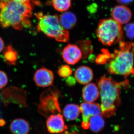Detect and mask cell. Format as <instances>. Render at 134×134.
I'll return each instance as SVG.
<instances>
[{
  "mask_svg": "<svg viewBox=\"0 0 134 134\" xmlns=\"http://www.w3.org/2000/svg\"><path fill=\"white\" fill-rule=\"evenodd\" d=\"M36 3H38L34 0L24 2L14 0L0 2V25L3 28L12 27L17 30L29 27L33 5Z\"/></svg>",
  "mask_w": 134,
  "mask_h": 134,
  "instance_id": "cell-1",
  "label": "cell"
},
{
  "mask_svg": "<svg viewBox=\"0 0 134 134\" xmlns=\"http://www.w3.org/2000/svg\"><path fill=\"white\" fill-rule=\"evenodd\" d=\"M126 82L119 83L113 79L104 76L98 81L99 91L102 116L109 117L113 115L116 107L119 103L121 90Z\"/></svg>",
  "mask_w": 134,
  "mask_h": 134,
  "instance_id": "cell-2",
  "label": "cell"
},
{
  "mask_svg": "<svg viewBox=\"0 0 134 134\" xmlns=\"http://www.w3.org/2000/svg\"><path fill=\"white\" fill-rule=\"evenodd\" d=\"M119 48L111 55L108 72L124 76L134 75V43L121 42Z\"/></svg>",
  "mask_w": 134,
  "mask_h": 134,
  "instance_id": "cell-3",
  "label": "cell"
},
{
  "mask_svg": "<svg viewBox=\"0 0 134 134\" xmlns=\"http://www.w3.org/2000/svg\"><path fill=\"white\" fill-rule=\"evenodd\" d=\"M35 15L38 20L37 28L39 31L59 42L69 41V32L62 26L57 15H44L42 12Z\"/></svg>",
  "mask_w": 134,
  "mask_h": 134,
  "instance_id": "cell-4",
  "label": "cell"
},
{
  "mask_svg": "<svg viewBox=\"0 0 134 134\" xmlns=\"http://www.w3.org/2000/svg\"><path fill=\"white\" fill-rule=\"evenodd\" d=\"M96 33L100 43L110 46L120 41L123 31L121 25L113 18H109L99 21Z\"/></svg>",
  "mask_w": 134,
  "mask_h": 134,
  "instance_id": "cell-5",
  "label": "cell"
},
{
  "mask_svg": "<svg viewBox=\"0 0 134 134\" xmlns=\"http://www.w3.org/2000/svg\"><path fill=\"white\" fill-rule=\"evenodd\" d=\"M60 92L50 88L41 93L38 105V112L45 117L61 113L59 98Z\"/></svg>",
  "mask_w": 134,
  "mask_h": 134,
  "instance_id": "cell-6",
  "label": "cell"
},
{
  "mask_svg": "<svg viewBox=\"0 0 134 134\" xmlns=\"http://www.w3.org/2000/svg\"><path fill=\"white\" fill-rule=\"evenodd\" d=\"M82 115L81 126L83 129L87 130L89 127V120L93 115L102 114L100 105L97 103H82L80 106Z\"/></svg>",
  "mask_w": 134,
  "mask_h": 134,
  "instance_id": "cell-7",
  "label": "cell"
},
{
  "mask_svg": "<svg viewBox=\"0 0 134 134\" xmlns=\"http://www.w3.org/2000/svg\"><path fill=\"white\" fill-rule=\"evenodd\" d=\"M46 123L47 130L50 133L59 134L68 129L63 116L60 114L50 115L47 120Z\"/></svg>",
  "mask_w": 134,
  "mask_h": 134,
  "instance_id": "cell-8",
  "label": "cell"
},
{
  "mask_svg": "<svg viewBox=\"0 0 134 134\" xmlns=\"http://www.w3.org/2000/svg\"><path fill=\"white\" fill-rule=\"evenodd\" d=\"M54 75L50 70L44 67L38 69L34 74V80L38 87L46 88L52 84Z\"/></svg>",
  "mask_w": 134,
  "mask_h": 134,
  "instance_id": "cell-9",
  "label": "cell"
},
{
  "mask_svg": "<svg viewBox=\"0 0 134 134\" xmlns=\"http://www.w3.org/2000/svg\"><path fill=\"white\" fill-rule=\"evenodd\" d=\"M62 57L68 64L74 65L82 58V53L77 45L69 44L63 48Z\"/></svg>",
  "mask_w": 134,
  "mask_h": 134,
  "instance_id": "cell-10",
  "label": "cell"
},
{
  "mask_svg": "<svg viewBox=\"0 0 134 134\" xmlns=\"http://www.w3.org/2000/svg\"><path fill=\"white\" fill-rule=\"evenodd\" d=\"M113 18L120 24H127L132 17V13L128 8L124 5H118L111 12Z\"/></svg>",
  "mask_w": 134,
  "mask_h": 134,
  "instance_id": "cell-11",
  "label": "cell"
},
{
  "mask_svg": "<svg viewBox=\"0 0 134 134\" xmlns=\"http://www.w3.org/2000/svg\"><path fill=\"white\" fill-rule=\"evenodd\" d=\"M74 76L75 79L79 83L86 85L90 83L93 79V72L89 67L81 66L76 70Z\"/></svg>",
  "mask_w": 134,
  "mask_h": 134,
  "instance_id": "cell-12",
  "label": "cell"
},
{
  "mask_svg": "<svg viewBox=\"0 0 134 134\" xmlns=\"http://www.w3.org/2000/svg\"><path fill=\"white\" fill-rule=\"evenodd\" d=\"M82 96L85 102L94 103L99 97L98 86L96 84L92 83L87 84L83 89Z\"/></svg>",
  "mask_w": 134,
  "mask_h": 134,
  "instance_id": "cell-13",
  "label": "cell"
},
{
  "mask_svg": "<svg viewBox=\"0 0 134 134\" xmlns=\"http://www.w3.org/2000/svg\"><path fill=\"white\" fill-rule=\"evenodd\" d=\"M12 134H28L30 132L29 122L22 118H17L12 121L9 126Z\"/></svg>",
  "mask_w": 134,
  "mask_h": 134,
  "instance_id": "cell-14",
  "label": "cell"
},
{
  "mask_svg": "<svg viewBox=\"0 0 134 134\" xmlns=\"http://www.w3.org/2000/svg\"><path fill=\"white\" fill-rule=\"evenodd\" d=\"M59 19L62 26L67 30L72 29L76 23V16L72 12H63L60 15Z\"/></svg>",
  "mask_w": 134,
  "mask_h": 134,
  "instance_id": "cell-15",
  "label": "cell"
},
{
  "mask_svg": "<svg viewBox=\"0 0 134 134\" xmlns=\"http://www.w3.org/2000/svg\"><path fill=\"white\" fill-rule=\"evenodd\" d=\"M80 113V107L74 104H67L63 110V116L68 120L76 119L79 117Z\"/></svg>",
  "mask_w": 134,
  "mask_h": 134,
  "instance_id": "cell-16",
  "label": "cell"
},
{
  "mask_svg": "<svg viewBox=\"0 0 134 134\" xmlns=\"http://www.w3.org/2000/svg\"><path fill=\"white\" fill-rule=\"evenodd\" d=\"M101 115L92 116L89 120V127L92 132L98 133L103 129L105 126V121Z\"/></svg>",
  "mask_w": 134,
  "mask_h": 134,
  "instance_id": "cell-17",
  "label": "cell"
},
{
  "mask_svg": "<svg viewBox=\"0 0 134 134\" xmlns=\"http://www.w3.org/2000/svg\"><path fill=\"white\" fill-rule=\"evenodd\" d=\"M3 55L6 63L10 65H16L18 59V53L12 46H8L5 48Z\"/></svg>",
  "mask_w": 134,
  "mask_h": 134,
  "instance_id": "cell-18",
  "label": "cell"
},
{
  "mask_svg": "<svg viewBox=\"0 0 134 134\" xmlns=\"http://www.w3.org/2000/svg\"><path fill=\"white\" fill-rule=\"evenodd\" d=\"M72 0H52V4L57 11L65 12L71 7Z\"/></svg>",
  "mask_w": 134,
  "mask_h": 134,
  "instance_id": "cell-19",
  "label": "cell"
},
{
  "mask_svg": "<svg viewBox=\"0 0 134 134\" xmlns=\"http://www.w3.org/2000/svg\"><path fill=\"white\" fill-rule=\"evenodd\" d=\"M77 45L81 50L83 57L87 58L92 52V46L89 40H83L78 42ZM83 58V57H82Z\"/></svg>",
  "mask_w": 134,
  "mask_h": 134,
  "instance_id": "cell-20",
  "label": "cell"
},
{
  "mask_svg": "<svg viewBox=\"0 0 134 134\" xmlns=\"http://www.w3.org/2000/svg\"><path fill=\"white\" fill-rule=\"evenodd\" d=\"M58 75L63 78L69 77L72 73V70L69 66L67 65H63L61 66L58 69Z\"/></svg>",
  "mask_w": 134,
  "mask_h": 134,
  "instance_id": "cell-21",
  "label": "cell"
},
{
  "mask_svg": "<svg viewBox=\"0 0 134 134\" xmlns=\"http://www.w3.org/2000/svg\"><path fill=\"white\" fill-rule=\"evenodd\" d=\"M111 55L107 51L104 50L102 54H99L96 59V62L98 64H104L106 63L107 60H110Z\"/></svg>",
  "mask_w": 134,
  "mask_h": 134,
  "instance_id": "cell-22",
  "label": "cell"
},
{
  "mask_svg": "<svg viewBox=\"0 0 134 134\" xmlns=\"http://www.w3.org/2000/svg\"><path fill=\"white\" fill-rule=\"evenodd\" d=\"M125 33L129 38L134 39V23L127 24L125 28Z\"/></svg>",
  "mask_w": 134,
  "mask_h": 134,
  "instance_id": "cell-23",
  "label": "cell"
},
{
  "mask_svg": "<svg viewBox=\"0 0 134 134\" xmlns=\"http://www.w3.org/2000/svg\"><path fill=\"white\" fill-rule=\"evenodd\" d=\"M8 79L7 74L0 70V89L3 88L7 85Z\"/></svg>",
  "mask_w": 134,
  "mask_h": 134,
  "instance_id": "cell-24",
  "label": "cell"
},
{
  "mask_svg": "<svg viewBox=\"0 0 134 134\" xmlns=\"http://www.w3.org/2000/svg\"><path fill=\"white\" fill-rule=\"evenodd\" d=\"M116 1L121 5H126L131 3L133 0H116Z\"/></svg>",
  "mask_w": 134,
  "mask_h": 134,
  "instance_id": "cell-25",
  "label": "cell"
},
{
  "mask_svg": "<svg viewBox=\"0 0 134 134\" xmlns=\"http://www.w3.org/2000/svg\"><path fill=\"white\" fill-rule=\"evenodd\" d=\"M5 47V44L2 39L0 37V53L4 49Z\"/></svg>",
  "mask_w": 134,
  "mask_h": 134,
  "instance_id": "cell-26",
  "label": "cell"
},
{
  "mask_svg": "<svg viewBox=\"0 0 134 134\" xmlns=\"http://www.w3.org/2000/svg\"><path fill=\"white\" fill-rule=\"evenodd\" d=\"M58 134H77V133L76 132H75V131L69 132V131L66 130V131H64V132H62V133Z\"/></svg>",
  "mask_w": 134,
  "mask_h": 134,
  "instance_id": "cell-27",
  "label": "cell"
},
{
  "mask_svg": "<svg viewBox=\"0 0 134 134\" xmlns=\"http://www.w3.org/2000/svg\"><path fill=\"white\" fill-rule=\"evenodd\" d=\"M6 124V122L3 119H0V126L2 127L4 126Z\"/></svg>",
  "mask_w": 134,
  "mask_h": 134,
  "instance_id": "cell-28",
  "label": "cell"
},
{
  "mask_svg": "<svg viewBox=\"0 0 134 134\" xmlns=\"http://www.w3.org/2000/svg\"><path fill=\"white\" fill-rule=\"evenodd\" d=\"M14 1L18 2H24L28 1H30V0H14Z\"/></svg>",
  "mask_w": 134,
  "mask_h": 134,
  "instance_id": "cell-29",
  "label": "cell"
},
{
  "mask_svg": "<svg viewBox=\"0 0 134 134\" xmlns=\"http://www.w3.org/2000/svg\"><path fill=\"white\" fill-rule=\"evenodd\" d=\"M11 0H0V2H8Z\"/></svg>",
  "mask_w": 134,
  "mask_h": 134,
  "instance_id": "cell-30",
  "label": "cell"
}]
</instances>
